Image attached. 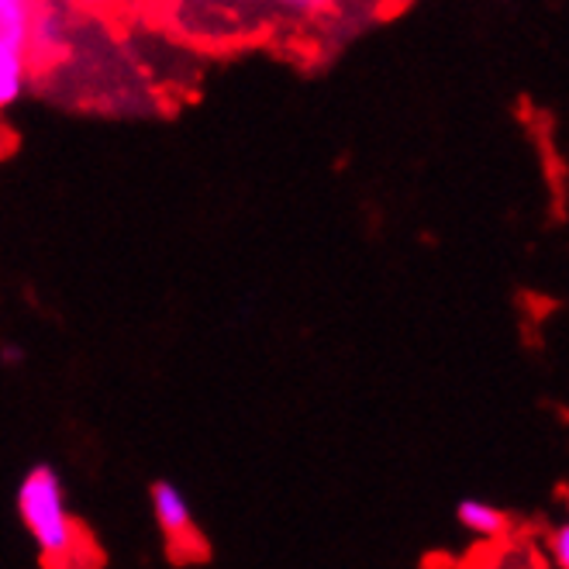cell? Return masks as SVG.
<instances>
[{
  "label": "cell",
  "mask_w": 569,
  "mask_h": 569,
  "mask_svg": "<svg viewBox=\"0 0 569 569\" xmlns=\"http://www.w3.org/2000/svg\"><path fill=\"white\" fill-rule=\"evenodd\" d=\"M0 359H4V366H18L24 359V352L18 346H4V349H0Z\"/></svg>",
  "instance_id": "cell-9"
},
{
  "label": "cell",
  "mask_w": 569,
  "mask_h": 569,
  "mask_svg": "<svg viewBox=\"0 0 569 569\" xmlns=\"http://www.w3.org/2000/svg\"><path fill=\"white\" fill-rule=\"evenodd\" d=\"M456 521H459L466 531H470V535H477V539H497V535L505 531V525H508L505 511L493 508V505H487V500H477V497L459 500Z\"/></svg>",
  "instance_id": "cell-4"
},
{
  "label": "cell",
  "mask_w": 569,
  "mask_h": 569,
  "mask_svg": "<svg viewBox=\"0 0 569 569\" xmlns=\"http://www.w3.org/2000/svg\"><path fill=\"white\" fill-rule=\"evenodd\" d=\"M283 8H290V11H297V14H305V11H315L321 0H280Z\"/></svg>",
  "instance_id": "cell-8"
},
{
  "label": "cell",
  "mask_w": 569,
  "mask_h": 569,
  "mask_svg": "<svg viewBox=\"0 0 569 569\" xmlns=\"http://www.w3.org/2000/svg\"><path fill=\"white\" fill-rule=\"evenodd\" d=\"M152 515H156V525L162 528L166 539H173L180 546H190L197 542V528H193V508H190V500L187 493L170 483V480H156L152 490Z\"/></svg>",
  "instance_id": "cell-2"
},
{
  "label": "cell",
  "mask_w": 569,
  "mask_h": 569,
  "mask_svg": "<svg viewBox=\"0 0 569 569\" xmlns=\"http://www.w3.org/2000/svg\"><path fill=\"white\" fill-rule=\"evenodd\" d=\"M87 4H111V0H87Z\"/></svg>",
  "instance_id": "cell-10"
},
{
  "label": "cell",
  "mask_w": 569,
  "mask_h": 569,
  "mask_svg": "<svg viewBox=\"0 0 569 569\" xmlns=\"http://www.w3.org/2000/svg\"><path fill=\"white\" fill-rule=\"evenodd\" d=\"M549 559H552L559 569L569 566V525H566V521L556 525V531L549 535Z\"/></svg>",
  "instance_id": "cell-7"
},
{
  "label": "cell",
  "mask_w": 569,
  "mask_h": 569,
  "mask_svg": "<svg viewBox=\"0 0 569 569\" xmlns=\"http://www.w3.org/2000/svg\"><path fill=\"white\" fill-rule=\"evenodd\" d=\"M18 515L28 528V535L36 539L42 559L49 562H70L77 546H80V531L77 521L66 508V493L62 480L52 466H36L18 487Z\"/></svg>",
  "instance_id": "cell-1"
},
{
  "label": "cell",
  "mask_w": 569,
  "mask_h": 569,
  "mask_svg": "<svg viewBox=\"0 0 569 569\" xmlns=\"http://www.w3.org/2000/svg\"><path fill=\"white\" fill-rule=\"evenodd\" d=\"M24 80H28L24 49L11 46L8 39H0V111L18 104L24 93Z\"/></svg>",
  "instance_id": "cell-3"
},
{
  "label": "cell",
  "mask_w": 569,
  "mask_h": 569,
  "mask_svg": "<svg viewBox=\"0 0 569 569\" xmlns=\"http://www.w3.org/2000/svg\"><path fill=\"white\" fill-rule=\"evenodd\" d=\"M31 0H0V39L24 49L28 28H31Z\"/></svg>",
  "instance_id": "cell-6"
},
{
  "label": "cell",
  "mask_w": 569,
  "mask_h": 569,
  "mask_svg": "<svg viewBox=\"0 0 569 569\" xmlns=\"http://www.w3.org/2000/svg\"><path fill=\"white\" fill-rule=\"evenodd\" d=\"M66 42V21L59 11H42V14H31V28H28V46L36 56L52 59Z\"/></svg>",
  "instance_id": "cell-5"
}]
</instances>
